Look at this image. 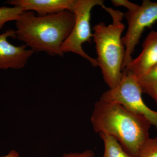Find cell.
<instances>
[{
    "instance_id": "6da1fadb",
    "label": "cell",
    "mask_w": 157,
    "mask_h": 157,
    "mask_svg": "<svg viewBox=\"0 0 157 157\" xmlns=\"http://www.w3.org/2000/svg\"><path fill=\"white\" fill-rule=\"evenodd\" d=\"M91 120L95 132L114 137L133 157L138 156L150 138L149 130L151 124L149 121L116 102L97 101Z\"/></svg>"
},
{
    "instance_id": "7a4b0ae2",
    "label": "cell",
    "mask_w": 157,
    "mask_h": 157,
    "mask_svg": "<svg viewBox=\"0 0 157 157\" xmlns=\"http://www.w3.org/2000/svg\"><path fill=\"white\" fill-rule=\"evenodd\" d=\"M75 16L65 11L44 16L24 11L15 21L16 38L34 52L63 57L62 45L73 28Z\"/></svg>"
},
{
    "instance_id": "3957f363",
    "label": "cell",
    "mask_w": 157,
    "mask_h": 157,
    "mask_svg": "<svg viewBox=\"0 0 157 157\" xmlns=\"http://www.w3.org/2000/svg\"><path fill=\"white\" fill-rule=\"evenodd\" d=\"M102 8L112 17V23L108 25L102 22L96 25L93 28V38L95 43L98 67L104 81L111 89L119 83L123 76L125 55L121 38L125 28L122 22L124 13L105 6Z\"/></svg>"
},
{
    "instance_id": "277c9868",
    "label": "cell",
    "mask_w": 157,
    "mask_h": 157,
    "mask_svg": "<svg viewBox=\"0 0 157 157\" xmlns=\"http://www.w3.org/2000/svg\"><path fill=\"white\" fill-rule=\"evenodd\" d=\"M103 0H75L72 12L75 16V23L69 36L62 45L63 53L73 52L87 60L93 67L98 66L96 59L89 56L85 52L82 45L90 43L93 34L91 30V13L96 6L103 8Z\"/></svg>"
},
{
    "instance_id": "5b68a950",
    "label": "cell",
    "mask_w": 157,
    "mask_h": 157,
    "mask_svg": "<svg viewBox=\"0 0 157 157\" xmlns=\"http://www.w3.org/2000/svg\"><path fill=\"white\" fill-rule=\"evenodd\" d=\"M142 93L136 76L124 70L119 83L114 88L105 92L100 100L118 103L129 111L144 116L157 129V111L152 110L145 104Z\"/></svg>"
},
{
    "instance_id": "8992f818",
    "label": "cell",
    "mask_w": 157,
    "mask_h": 157,
    "mask_svg": "<svg viewBox=\"0 0 157 157\" xmlns=\"http://www.w3.org/2000/svg\"><path fill=\"white\" fill-rule=\"evenodd\" d=\"M124 17L128 21V28L125 35L122 38L125 48L123 71L133 59L132 55L144 31L157 22V2L144 0L137 10L124 13Z\"/></svg>"
},
{
    "instance_id": "52a82bcc",
    "label": "cell",
    "mask_w": 157,
    "mask_h": 157,
    "mask_svg": "<svg viewBox=\"0 0 157 157\" xmlns=\"http://www.w3.org/2000/svg\"><path fill=\"white\" fill-rule=\"evenodd\" d=\"M9 38L16 39V31L8 29L0 35V70L22 69L35 52L26 45L15 46L8 41Z\"/></svg>"
},
{
    "instance_id": "ba28073f",
    "label": "cell",
    "mask_w": 157,
    "mask_h": 157,
    "mask_svg": "<svg viewBox=\"0 0 157 157\" xmlns=\"http://www.w3.org/2000/svg\"><path fill=\"white\" fill-rule=\"evenodd\" d=\"M142 47L139 56L133 59L124 70L133 73L137 78L144 75L157 63V31H152L149 33Z\"/></svg>"
},
{
    "instance_id": "9c48e42d",
    "label": "cell",
    "mask_w": 157,
    "mask_h": 157,
    "mask_svg": "<svg viewBox=\"0 0 157 157\" xmlns=\"http://www.w3.org/2000/svg\"><path fill=\"white\" fill-rule=\"evenodd\" d=\"M75 0H9L6 4L18 6L23 11H32L39 16L73 11Z\"/></svg>"
},
{
    "instance_id": "30bf717a",
    "label": "cell",
    "mask_w": 157,
    "mask_h": 157,
    "mask_svg": "<svg viewBox=\"0 0 157 157\" xmlns=\"http://www.w3.org/2000/svg\"><path fill=\"white\" fill-rule=\"evenodd\" d=\"M99 134L104 144L103 157H133L125 151L114 137L104 133Z\"/></svg>"
},
{
    "instance_id": "8fae6325",
    "label": "cell",
    "mask_w": 157,
    "mask_h": 157,
    "mask_svg": "<svg viewBox=\"0 0 157 157\" xmlns=\"http://www.w3.org/2000/svg\"><path fill=\"white\" fill-rule=\"evenodd\" d=\"M23 11L18 6L0 7V30L3 28L6 23L16 21Z\"/></svg>"
},
{
    "instance_id": "7c38bea8",
    "label": "cell",
    "mask_w": 157,
    "mask_h": 157,
    "mask_svg": "<svg viewBox=\"0 0 157 157\" xmlns=\"http://www.w3.org/2000/svg\"><path fill=\"white\" fill-rule=\"evenodd\" d=\"M137 157H157V137L149 138Z\"/></svg>"
},
{
    "instance_id": "4fadbf2b",
    "label": "cell",
    "mask_w": 157,
    "mask_h": 157,
    "mask_svg": "<svg viewBox=\"0 0 157 157\" xmlns=\"http://www.w3.org/2000/svg\"><path fill=\"white\" fill-rule=\"evenodd\" d=\"M142 90L157 83V63L143 76L137 78Z\"/></svg>"
},
{
    "instance_id": "5bb4252c",
    "label": "cell",
    "mask_w": 157,
    "mask_h": 157,
    "mask_svg": "<svg viewBox=\"0 0 157 157\" xmlns=\"http://www.w3.org/2000/svg\"><path fill=\"white\" fill-rule=\"evenodd\" d=\"M113 5L115 7H123L127 8L128 11H133L137 10L139 7V5L127 0H112L111 1Z\"/></svg>"
},
{
    "instance_id": "9a60e30c",
    "label": "cell",
    "mask_w": 157,
    "mask_h": 157,
    "mask_svg": "<svg viewBox=\"0 0 157 157\" xmlns=\"http://www.w3.org/2000/svg\"><path fill=\"white\" fill-rule=\"evenodd\" d=\"M63 157H94V153L90 150H86L82 153H70L65 154Z\"/></svg>"
},
{
    "instance_id": "2e32d148",
    "label": "cell",
    "mask_w": 157,
    "mask_h": 157,
    "mask_svg": "<svg viewBox=\"0 0 157 157\" xmlns=\"http://www.w3.org/2000/svg\"><path fill=\"white\" fill-rule=\"evenodd\" d=\"M143 93H147L152 97L157 104V83L142 89Z\"/></svg>"
},
{
    "instance_id": "e0dca14e",
    "label": "cell",
    "mask_w": 157,
    "mask_h": 157,
    "mask_svg": "<svg viewBox=\"0 0 157 157\" xmlns=\"http://www.w3.org/2000/svg\"><path fill=\"white\" fill-rule=\"evenodd\" d=\"M0 157H19V155L17 151L14 150H12L9 152L8 155L6 156H4Z\"/></svg>"
}]
</instances>
